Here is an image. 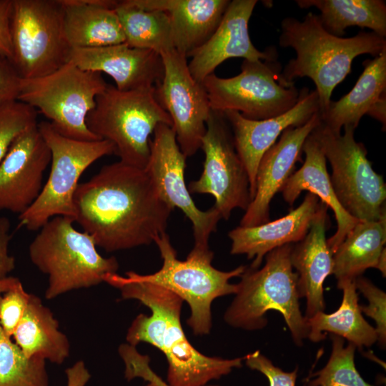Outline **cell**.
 Masks as SVG:
<instances>
[{"label": "cell", "instance_id": "d590c367", "mask_svg": "<svg viewBox=\"0 0 386 386\" xmlns=\"http://www.w3.org/2000/svg\"><path fill=\"white\" fill-rule=\"evenodd\" d=\"M20 282L15 287L0 295V325L9 337L20 322L30 297Z\"/></svg>", "mask_w": 386, "mask_h": 386}, {"label": "cell", "instance_id": "3957f363", "mask_svg": "<svg viewBox=\"0 0 386 386\" xmlns=\"http://www.w3.org/2000/svg\"><path fill=\"white\" fill-rule=\"evenodd\" d=\"M279 44L291 47L296 57L282 71L283 78L294 81L309 77L316 86L320 115L327 109L335 88L350 73L352 61L369 54L377 56L386 51V39L370 31L349 37L336 36L325 29L318 15L309 12L302 21L293 17L281 21Z\"/></svg>", "mask_w": 386, "mask_h": 386}, {"label": "cell", "instance_id": "b9f144b4", "mask_svg": "<svg viewBox=\"0 0 386 386\" xmlns=\"http://www.w3.org/2000/svg\"><path fill=\"white\" fill-rule=\"evenodd\" d=\"M67 378L66 386H85L91 377L85 363L82 360L76 362L65 370Z\"/></svg>", "mask_w": 386, "mask_h": 386}, {"label": "cell", "instance_id": "5bb4252c", "mask_svg": "<svg viewBox=\"0 0 386 386\" xmlns=\"http://www.w3.org/2000/svg\"><path fill=\"white\" fill-rule=\"evenodd\" d=\"M187 157L182 152L172 127L159 124L150 142V154L144 170L160 197L172 208L179 209L192 223L193 248L209 249V239L222 219L212 207L199 209L194 202L184 180Z\"/></svg>", "mask_w": 386, "mask_h": 386}, {"label": "cell", "instance_id": "603a6c76", "mask_svg": "<svg viewBox=\"0 0 386 386\" xmlns=\"http://www.w3.org/2000/svg\"><path fill=\"white\" fill-rule=\"evenodd\" d=\"M169 17L174 49L186 58L204 44L219 26L229 0H128Z\"/></svg>", "mask_w": 386, "mask_h": 386}, {"label": "cell", "instance_id": "52a82bcc", "mask_svg": "<svg viewBox=\"0 0 386 386\" xmlns=\"http://www.w3.org/2000/svg\"><path fill=\"white\" fill-rule=\"evenodd\" d=\"M154 243L163 261L160 269L149 274L129 271L125 277L159 285L177 295L189 305L191 315L187 322L194 333H209L212 302L219 297L236 294L237 284L229 280L240 277L247 267L241 265L229 272L219 270L212 264L214 254L210 249L192 248L185 260H179L166 232L157 237Z\"/></svg>", "mask_w": 386, "mask_h": 386}, {"label": "cell", "instance_id": "ab89813d", "mask_svg": "<svg viewBox=\"0 0 386 386\" xmlns=\"http://www.w3.org/2000/svg\"><path fill=\"white\" fill-rule=\"evenodd\" d=\"M9 220L0 217V279L8 277L15 268V258L9 254L11 239Z\"/></svg>", "mask_w": 386, "mask_h": 386}, {"label": "cell", "instance_id": "f35d334b", "mask_svg": "<svg viewBox=\"0 0 386 386\" xmlns=\"http://www.w3.org/2000/svg\"><path fill=\"white\" fill-rule=\"evenodd\" d=\"M12 0H0V56L8 59L12 56L10 32Z\"/></svg>", "mask_w": 386, "mask_h": 386}, {"label": "cell", "instance_id": "bcb514c9", "mask_svg": "<svg viewBox=\"0 0 386 386\" xmlns=\"http://www.w3.org/2000/svg\"><path fill=\"white\" fill-rule=\"evenodd\" d=\"M145 386H157L154 382H148Z\"/></svg>", "mask_w": 386, "mask_h": 386}, {"label": "cell", "instance_id": "1f68e13d", "mask_svg": "<svg viewBox=\"0 0 386 386\" xmlns=\"http://www.w3.org/2000/svg\"><path fill=\"white\" fill-rule=\"evenodd\" d=\"M0 386H49L46 360L28 357L1 325Z\"/></svg>", "mask_w": 386, "mask_h": 386}, {"label": "cell", "instance_id": "4316f807", "mask_svg": "<svg viewBox=\"0 0 386 386\" xmlns=\"http://www.w3.org/2000/svg\"><path fill=\"white\" fill-rule=\"evenodd\" d=\"M12 337L28 357H39L60 365L70 353L69 341L59 330L52 312L33 294Z\"/></svg>", "mask_w": 386, "mask_h": 386}, {"label": "cell", "instance_id": "ee69618b", "mask_svg": "<svg viewBox=\"0 0 386 386\" xmlns=\"http://www.w3.org/2000/svg\"><path fill=\"white\" fill-rule=\"evenodd\" d=\"M21 281L17 277H6L3 279H0V295L11 290Z\"/></svg>", "mask_w": 386, "mask_h": 386}, {"label": "cell", "instance_id": "83f0119b", "mask_svg": "<svg viewBox=\"0 0 386 386\" xmlns=\"http://www.w3.org/2000/svg\"><path fill=\"white\" fill-rule=\"evenodd\" d=\"M337 287L343 292L340 306L334 312H321L305 318L309 330L307 338L318 342L325 338L327 333H330L346 339L359 349L372 346L377 341V333L362 316L355 280L337 282Z\"/></svg>", "mask_w": 386, "mask_h": 386}, {"label": "cell", "instance_id": "44dd1931", "mask_svg": "<svg viewBox=\"0 0 386 386\" xmlns=\"http://www.w3.org/2000/svg\"><path fill=\"white\" fill-rule=\"evenodd\" d=\"M320 204V199L307 192L300 205L284 217L254 227L238 226L228 233L232 254H245L253 261L250 268H259L272 250L302 241L308 233Z\"/></svg>", "mask_w": 386, "mask_h": 386}, {"label": "cell", "instance_id": "277c9868", "mask_svg": "<svg viewBox=\"0 0 386 386\" xmlns=\"http://www.w3.org/2000/svg\"><path fill=\"white\" fill-rule=\"evenodd\" d=\"M293 244L277 247L265 255L262 268L246 267L235 297L224 313L232 327L257 330L267 325L266 313L276 310L283 317L294 342L301 346L308 327L300 307L297 274L290 261Z\"/></svg>", "mask_w": 386, "mask_h": 386}, {"label": "cell", "instance_id": "7bdbcfd3", "mask_svg": "<svg viewBox=\"0 0 386 386\" xmlns=\"http://www.w3.org/2000/svg\"><path fill=\"white\" fill-rule=\"evenodd\" d=\"M372 118L378 120L382 124V129L385 130L386 125V94L372 107L367 113Z\"/></svg>", "mask_w": 386, "mask_h": 386}, {"label": "cell", "instance_id": "7402d4cb", "mask_svg": "<svg viewBox=\"0 0 386 386\" xmlns=\"http://www.w3.org/2000/svg\"><path fill=\"white\" fill-rule=\"evenodd\" d=\"M327 209L320 201L308 233L302 241L293 244L290 254L292 266L298 276L300 299H306V319L325 311L323 284L332 274L333 254L326 238L330 223Z\"/></svg>", "mask_w": 386, "mask_h": 386}, {"label": "cell", "instance_id": "4fadbf2b", "mask_svg": "<svg viewBox=\"0 0 386 386\" xmlns=\"http://www.w3.org/2000/svg\"><path fill=\"white\" fill-rule=\"evenodd\" d=\"M201 148L203 170L199 179L189 184V192L211 194L215 201L212 207L225 220L234 209L245 211L252 200L249 180L222 112L211 110Z\"/></svg>", "mask_w": 386, "mask_h": 386}, {"label": "cell", "instance_id": "74e56055", "mask_svg": "<svg viewBox=\"0 0 386 386\" xmlns=\"http://www.w3.org/2000/svg\"><path fill=\"white\" fill-rule=\"evenodd\" d=\"M21 78L11 61L0 56V107L18 101Z\"/></svg>", "mask_w": 386, "mask_h": 386}, {"label": "cell", "instance_id": "8d00e7d4", "mask_svg": "<svg viewBox=\"0 0 386 386\" xmlns=\"http://www.w3.org/2000/svg\"><path fill=\"white\" fill-rule=\"evenodd\" d=\"M244 360L249 368L262 373L267 377L269 386H295L297 367L292 372H284L258 350L247 355Z\"/></svg>", "mask_w": 386, "mask_h": 386}, {"label": "cell", "instance_id": "9a60e30c", "mask_svg": "<svg viewBox=\"0 0 386 386\" xmlns=\"http://www.w3.org/2000/svg\"><path fill=\"white\" fill-rule=\"evenodd\" d=\"M161 57L164 73L156 95L172 119L182 152L189 157L201 148L212 110L209 98L202 84L192 76L187 58L176 50Z\"/></svg>", "mask_w": 386, "mask_h": 386}, {"label": "cell", "instance_id": "5b68a950", "mask_svg": "<svg viewBox=\"0 0 386 386\" xmlns=\"http://www.w3.org/2000/svg\"><path fill=\"white\" fill-rule=\"evenodd\" d=\"M74 222L63 216L51 218L29 245L31 262L48 276L47 300L98 285L106 274H116L119 269L117 259L102 257L92 237L76 230Z\"/></svg>", "mask_w": 386, "mask_h": 386}, {"label": "cell", "instance_id": "6da1fadb", "mask_svg": "<svg viewBox=\"0 0 386 386\" xmlns=\"http://www.w3.org/2000/svg\"><path fill=\"white\" fill-rule=\"evenodd\" d=\"M75 219L108 252L148 245L166 232L173 208L144 169L120 161L104 165L74 194Z\"/></svg>", "mask_w": 386, "mask_h": 386}, {"label": "cell", "instance_id": "f546056e", "mask_svg": "<svg viewBox=\"0 0 386 386\" xmlns=\"http://www.w3.org/2000/svg\"><path fill=\"white\" fill-rule=\"evenodd\" d=\"M301 9L315 7L326 31L339 37L350 26L368 28L386 36V4L382 0H297Z\"/></svg>", "mask_w": 386, "mask_h": 386}, {"label": "cell", "instance_id": "cb8c5ba5", "mask_svg": "<svg viewBox=\"0 0 386 386\" xmlns=\"http://www.w3.org/2000/svg\"><path fill=\"white\" fill-rule=\"evenodd\" d=\"M302 152L305 154L302 166L291 175L281 192L284 200L292 207L302 191L307 190L315 194L333 211L337 230L332 237L327 239V243L334 254L346 235L360 220L346 212L338 202L327 169L326 159L311 134L304 143Z\"/></svg>", "mask_w": 386, "mask_h": 386}, {"label": "cell", "instance_id": "4dcf8cb0", "mask_svg": "<svg viewBox=\"0 0 386 386\" xmlns=\"http://www.w3.org/2000/svg\"><path fill=\"white\" fill-rule=\"evenodd\" d=\"M115 11L125 43L129 46L153 51L160 56L174 49L172 25L167 13L146 10L128 0L118 1Z\"/></svg>", "mask_w": 386, "mask_h": 386}, {"label": "cell", "instance_id": "d4e9b609", "mask_svg": "<svg viewBox=\"0 0 386 386\" xmlns=\"http://www.w3.org/2000/svg\"><path fill=\"white\" fill-rule=\"evenodd\" d=\"M64 30L71 49L93 48L125 42L115 11L118 1L60 0Z\"/></svg>", "mask_w": 386, "mask_h": 386}, {"label": "cell", "instance_id": "e0dca14e", "mask_svg": "<svg viewBox=\"0 0 386 386\" xmlns=\"http://www.w3.org/2000/svg\"><path fill=\"white\" fill-rule=\"evenodd\" d=\"M319 111L316 90L310 91L303 87L300 90L295 105L274 117L251 120L236 111L222 112L231 128L236 150L247 172L252 200L255 194L258 165L264 153L275 144L286 129L306 124Z\"/></svg>", "mask_w": 386, "mask_h": 386}, {"label": "cell", "instance_id": "d6986e66", "mask_svg": "<svg viewBox=\"0 0 386 386\" xmlns=\"http://www.w3.org/2000/svg\"><path fill=\"white\" fill-rule=\"evenodd\" d=\"M320 121L317 112L306 124L286 129L264 153L257 171L254 198L239 226L254 227L269 221L272 199L295 172L296 163L301 161L304 143Z\"/></svg>", "mask_w": 386, "mask_h": 386}, {"label": "cell", "instance_id": "2e32d148", "mask_svg": "<svg viewBox=\"0 0 386 386\" xmlns=\"http://www.w3.org/2000/svg\"><path fill=\"white\" fill-rule=\"evenodd\" d=\"M51 152L38 124L19 134L0 163V211L19 215L38 198Z\"/></svg>", "mask_w": 386, "mask_h": 386}, {"label": "cell", "instance_id": "7a4b0ae2", "mask_svg": "<svg viewBox=\"0 0 386 386\" xmlns=\"http://www.w3.org/2000/svg\"><path fill=\"white\" fill-rule=\"evenodd\" d=\"M104 282L119 290L123 299L137 300L151 310L150 315L140 314L133 320L126 340L134 347L151 344L164 353L169 386H204L242 367L244 357H209L190 344L180 322L184 301L172 292L117 273L106 274Z\"/></svg>", "mask_w": 386, "mask_h": 386}, {"label": "cell", "instance_id": "e575fe53", "mask_svg": "<svg viewBox=\"0 0 386 386\" xmlns=\"http://www.w3.org/2000/svg\"><path fill=\"white\" fill-rule=\"evenodd\" d=\"M356 289L367 300V305H360L362 313L375 322V327L380 347L386 346V295L369 279L360 276L355 279Z\"/></svg>", "mask_w": 386, "mask_h": 386}, {"label": "cell", "instance_id": "ffe728a7", "mask_svg": "<svg viewBox=\"0 0 386 386\" xmlns=\"http://www.w3.org/2000/svg\"><path fill=\"white\" fill-rule=\"evenodd\" d=\"M69 61L84 70L105 73L120 91L156 87L164 68L161 56L151 50L119 44L71 49Z\"/></svg>", "mask_w": 386, "mask_h": 386}, {"label": "cell", "instance_id": "ba28073f", "mask_svg": "<svg viewBox=\"0 0 386 386\" xmlns=\"http://www.w3.org/2000/svg\"><path fill=\"white\" fill-rule=\"evenodd\" d=\"M107 85L101 73L81 69L68 61L46 76L21 79L18 101L38 109L60 134L95 141L101 139L89 129L86 117Z\"/></svg>", "mask_w": 386, "mask_h": 386}, {"label": "cell", "instance_id": "8fae6325", "mask_svg": "<svg viewBox=\"0 0 386 386\" xmlns=\"http://www.w3.org/2000/svg\"><path fill=\"white\" fill-rule=\"evenodd\" d=\"M10 60L23 79L49 74L69 61L60 0H12Z\"/></svg>", "mask_w": 386, "mask_h": 386}, {"label": "cell", "instance_id": "836d02e7", "mask_svg": "<svg viewBox=\"0 0 386 386\" xmlns=\"http://www.w3.org/2000/svg\"><path fill=\"white\" fill-rule=\"evenodd\" d=\"M36 117L33 107L19 101L0 107V163L16 138L38 124Z\"/></svg>", "mask_w": 386, "mask_h": 386}, {"label": "cell", "instance_id": "ac0fdd59", "mask_svg": "<svg viewBox=\"0 0 386 386\" xmlns=\"http://www.w3.org/2000/svg\"><path fill=\"white\" fill-rule=\"evenodd\" d=\"M257 3V0L230 1L214 32L189 56L192 59L188 67L196 81L202 83L230 58L249 61L277 59L274 47L260 51L250 39L248 24Z\"/></svg>", "mask_w": 386, "mask_h": 386}, {"label": "cell", "instance_id": "60d3db41", "mask_svg": "<svg viewBox=\"0 0 386 386\" xmlns=\"http://www.w3.org/2000/svg\"><path fill=\"white\" fill-rule=\"evenodd\" d=\"M128 374L132 380L139 377L148 382H154L157 386H169L151 369L149 357L147 355H138L134 357L129 365ZM204 386L219 385L207 384Z\"/></svg>", "mask_w": 386, "mask_h": 386}, {"label": "cell", "instance_id": "7c38bea8", "mask_svg": "<svg viewBox=\"0 0 386 386\" xmlns=\"http://www.w3.org/2000/svg\"><path fill=\"white\" fill-rule=\"evenodd\" d=\"M281 69L277 60H244L237 76L209 75L202 84L211 109L236 111L251 120H263L286 112L297 103L300 91L295 81L283 78Z\"/></svg>", "mask_w": 386, "mask_h": 386}, {"label": "cell", "instance_id": "f6af8a7d", "mask_svg": "<svg viewBox=\"0 0 386 386\" xmlns=\"http://www.w3.org/2000/svg\"><path fill=\"white\" fill-rule=\"evenodd\" d=\"M382 273V277L386 275V249L385 248L380 256L377 264L375 267Z\"/></svg>", "mask_w": 386, "mask_h": 386}, {"label": "cell", "instance_id": "f1b7e54d", "mask_svg": "<svg viewBox=\"0 0 386 386\" xmlns=\"http://www.w3.org/2000/svg\"><path fill=\"white\" fill-rule=\"evenodd\" d=\"M385 243L386 216L377 221H358L333 254L337 282L355 280L366 269L375 268Z\"/></svg>", "mask_w": 386, "mask_h": 386}, {"label": "cell", "instance_id": "9c48e42d", "mask_svg": "<svg viewBox=\"0 0 386 386\" xmlns=\"http://www.w3.org/2000/svg\"><path fill=\"white\" fill-rule=\"evenodd\" d=\"M337 133L320 124L311 132L332 168V186L340 205L360 221H377L386 216V185L375 172L362 142L352 127Z\"/></svg>", "mask_w": 386, "mask_h": 386}, {"label": "cell", "instance_id": "d6a6232c", "mask_svg": "<svg viewBox=\"0 0 386 386\" xmlns=\"http://www.w3.org/2000/svg\"><path fill=\"white\" fill-rule=\"evenodd\" d=\"M332 352L325 366L311 373L307 386H373L359 373L355 363L356 347L351 342L345 346L342 337L330 334Z\"/></svg>", "mask_w": 386, "mask_h": 386}, {"label": "cell", "instance_id": "484cf974", "mask_svg": "<svg viewBox=\"0 0 386 386\" xmlns=\"http://www.w3.org/2000/svg\"><path fill=\"white\" fill-rule=\"evenodd\" d=\"M364 70L352 90L338 101H331L320 115L321 122L340 133L350 126L356 129L362 117L386 94V51L363 62Z\"/></svg>", "mask_w": 386, "mask_h": 386}, {"label": "cell", "instance_id": "30bf717a", "mask_svg": "<svg viewBox=\"0 0 386 386\" xmlns=\"http://www.w3.org/2000/svg\"><path fill=\"white\" fill-rule=\"evenodd\" d=\"M38 127L51 152V169L38 198L19 216V226L29 230L39 229L57 216L74 220V198L80 177L96 160L114 154L109 141L72 139L45 121L38 123Z\"/></svg>", "mask_w": 386, "mask_h": 386}, {"label": "cell", "instance_id": "8992f818", "mask_svg": "<svg viewBox=\"0 0 386 386\" xmlns=\"http://www.w3.org/2000/svg\"><path fill=\"white\" fill-rule=\"evenodd\" d=\"M159 124L172 127L156 87L120 91L108 84L86 117L89 129L113 144L120 162L141 169L147 164L151 135Z\"/></svg>", "mask_w": 386, "mask_h": 386}]
</instances>
